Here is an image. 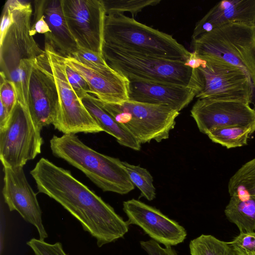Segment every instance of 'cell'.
<instances>
[{
  "instance_id": "1",
  "label": "cell",
  "mask_w": 255,
  "mask_h": 255,
  "mask_svg": "<svg viewBox=\"0 0 255 255\" xmlns=\"http://www.w3.org/2000/svg\"><path fill=\"white\" fill-rule=\"evenodd\" d=\"M30 173L38 192L54 199L69 212L96 239L98 247L116 241L128 231L127 221L70 171L41 158Z\"/></svg>"
},
{
  "instance_id": "2",
  "label": "cell",
  "mask_w": 255,
  "mask_h": 255,
  "mask_svg": "<svg viewBox=\"0 0 255 255\" xmlns=\"http://www.w3.org/2000/svg\"><path fill=\"white\" fill-rule=\"evenodd\" d=\"M50 146L54 156L82 171L103 191L126 194L134 189L122 161L89 147L75 134L54 135Z\"/></svg>"
},
{
  "instance_id": "3",
  "label": "cell",
  "mask_w": 255,
  "mask_h": 255,
  "mask_svg": "<svg viewBox=\"0 0 255 255\" xmlns=\"http://www.w3.org/2000/svg\"><path fill=\"white\" fill-rule=\"evenodd\" d=\"M104 44L174 61L186 62L191 55L171 35L124 14H106Z\"/></svg>"
},
{
  "instance_id": "4",
  "label": "cell",
  "mask_w": 255,
  "mask_h": 255,
  "mask_svg": "<svg viewBox=\"0 0 255 255\" xmlns=\"http://www.w3.org/2000/svg\"><path fill=\"white\" fill-rule=\"evenodd\" d=\"M102 54L109 66L129 81L163 83L190 87L198 91L201 82L196 69L185 62L145 55L103 44Z\"/></svg>"
},
{
  "instance_id": "5",
  "label": "cell",
  "mask_w": 255,
  "mask_h": 255,
  "mask_svg": "<svg viewBox=\"0 0 255 255\" xmlns=\"http://www.w3.org/2000/svg\"><path fill=\"white\" fill-rule=\"evenodd\" d=\"M191 47L198 57L220 58L244 70L255 94V24H225L192 40Z\"/></svg>"
},
{
  "instance_id": "6",
  "label": "cell",
  "mask_w": 255,
  "mask_h": 255,
  "mask_svg": "<svg viewBox=\"0 0 255 255\" xmlns=\"http://www.w3.org/2000/svg\"><path fill=\"white\" fill-rule=\"evenodd\" d=\"M105 110L140 143L167 139L179 111L166 105L128 101L120 104L103 103Z\"/></svg>"
},
{
  "instance_id": "7",
  "label": "cell",
  "mask_w": 255,
  "mask_h": 255,
  "mask_svg": "<svg viewBox=\"0 0 255 255\" xmlns=\"http://www.w3.org/2000/svg\"><path fill=\"white\" fill-rule=\"evenodd\" d=\"M198 57L200 61L196 69L201 89L196 98L236 101L249 105L255 102L254 86L244 70L220 58Z\"/></svg>"
},
{
  "instance_id": "8",
  "label": "cell",
  "mask_w": 255,
  "mask_h": 255,
  "mask_svg": "<svg viewBox=\"0 0 255 255\" xmlns=\"http://www.w3.org/2000/svg\"><path fill=\"white\" fill-rule=\"evenodd\" d=\"M12 14V20L0 39V73L7 79L22 60H35L45 53L31 33L32 9L28 1L5 2Z\"/></svg>"
},
{
  "instance_id": "9",
  "label": "cell",
  "mask_w": 255,
  "mask_h": 255,
  "mask_svg": "<svg viewBox=\"0 0 255 255\" xmlns=\"http://www.w3.org/2000/svg\"><path fill=\"white\" fill-rule=\"evenodd\" d=\"M41 130L27 109L17 101L5 126L0 129V159L3 167L23 166L41 151Z\"/></svg>"
},
{
  "instance_id": "10",
  "label": "cell",
  "mask_w": 255,
  "mask_h": 255,
  "mask_svg": "<svg viewBox=\"0 0 255 255\" xmlns=\"http://www.w3.org/2000/svg\"><path fill=\"white\" fill-rule=\"evenodd\" d=\"M44 50L59 96V109L53 123L54 128L64 134L95 133L103 131L70 85L65 72L64 57L47 42H45Z\"/></svg>"
},
{
  "instance_id": "11",
  "label": "cell",
  "mask_w": 255,
  "mask_h": 255,
  "mask_svg": "<svg viewBox=\"0 0 255 255\" xmlns=\"http://www.w3.org/2000/svg\"><path fill=\"white\" fill-rule=\"evenodd\" d=\"M61 2L68 28L79 47L103 56L106 16L103 0H61Z\"/></svg>"
},
{
  "instance_id": "12",
  "label": "cell",
  "mask_w": 255,
  "mask_h": 255,
  "mask_svg": "<svg viewBox=\"0 0 255 255\" xmlns=\"http://www.w3.org/2000/svg\"><path fill=\"white\" fill-rule=\"evenodd\" d=\"M59 106L57 86L45 51L33 64L26 109L34 123L41 130L44 127L53 124Z\"/></svg>"
},
{
  "instance_id": "13",
  "label": "cell",
  "mask_w": 255,
  "mask_h": 255,
  "mask_svg": "<svg viewBox=\"0 0 255 255\" xmlns=\"http://www.w3.org/2000/svg\"><path fill=\"white\" fill-rule=\"evenodd\" d=\"M190 112L200 131L206 134L228 127L255 128V110L242 102L198 99Z\"/></svg>"
},
{
  "instance_id": "14",
  "label": "cell",
  "mask_w": 255,
  "mask_h": 255,
  "mask_svg": "<svg viewBox=\"0 0 255 255\" xmlns=\"http://www.w3.org/2000/svg\"><path fill=\"white\" fill-rule=\"evenodd\" d=\"M123 210L129 225H135L152 239L165 247H172L186 239L187 232L178 222L170 219L158 209L138 200L123 202Z\"/></svg>"
},
{
  "instance_id": "15",
  "label": "cell",
  "mask_w": 255,
  "mask_h": 255,
  "mask_svg": "<svg viewBox=\"0 0 255 255\" xmlns=\"http://www.w3.org/2000/svg\"><path fill=\"white\" fill-rule=\"evenodd\" d=\"M23 167H3L2 195L10 211H16L37 229L39 239L48 237L43 225L42 211L36 194L26 179Z\"/></svg>"
},
{
  "instance_id": "16",
  "label": "cell",
  "mask_w": 255,
  "mask_h": 255,
  "mask_svg": "<svg viewBox=\"0 0 255 255\" xmlns=\"http://www.w3.org/2000/svg\"><path fill=\"white\" fill-rule=\"evenodd\" d=\"M64 59L67 65L85 79L91 90V95L102 103L120 104L128 101L129 80L109 66H89L72 56L64 57Z\"/></svg>"
},
{
  "instance_id": "17",
  "label": "cell",
  "mask_w": 255,
  "mask_h": 255,
  "mask_svg": "<svg viewBox=\"0 0 255 255\" xmlns=\"http://www.w3.org/2000/svg\"><path fill=\"white\" fill-rule=\"evenodd\" d=\"M128 100L153 105H166L180 112L198 93L195 89L169 83L130 80Z\"/></svg>"
},
{
  "instance_id": "18",
  "label": "cell",
  "mask_w": 255,
  "mask_h": 255,
  "mask_svg": "<svg viewBox=\"0 0 255 255\" xmlns=\"http://www.w3.org/2000/svg\"><path fill=\"white\" fill-rule=\"evenodd\" d=\"M255 24V0H222L215 4L196 24L192 40L225 24Z\"/></svg>"
},
{
  "instance_id": "19",
  "label": "cell",
  "mask_w": 255,
  "mask_h": 255,
  "mask_svg": "<svg viewBox=\"0 0 255 255\" xmlns=\"http://www.w3.org/2000/svg\"><path fill=\"white\" fill-rule=\"evenodd\" d=\"M50 32L44 34L45 42L64 57L76 53L79 46L71 34L63 11L61 0H40Z\"/></svg>"
},
{
  "instance_id": "20",
  "label": "cell",
  "mask_w": 255,
  "mask_h": 255,
  "mask_svg": "<svg viewBox=\"0 0 255 255\" xmlns=\"http://www.w3.org/2000/svg\"><path fill=\"white\" fill-rule=\"evenodd\" d=\"M82 102L91 116L104 131L112 135L121 145L139 150L141 144L104 108L103 103L88 94Z\"/></svg>"
},
{
  "instance_id": "21",
  "label": "cell",
  "mask_w": 255,
  "mask_h": 255,
  "mask_svg": "<svg viewBox=\"0 0 255 255\" xmlns=\"http://www.w3.org/2000/svg\"><path fill=\"white\" fill-rule=\"evenodd\" d=\"M225 213L240 233L255 232V195L231 196Z\"/></svg>"
},
{
  "instance_id": "22",
  "label": "cell",
  "mask_w": 255,
  "mask_h": 255,
  "mask_svg": "<svg viewBox=\"0 0 255 255\" xmlns=\"http://www.w3.org/2000/svg\"><path fill=\"white\" fill-rule=\"evenodd\" d=\"M254 132L255 128L253 127L233 126L215 129L207 135L212 142L229 149L247 145Z\"/></svg>"
},
{
  "instance_id": "23",
  "label": "cell",
  "mask_w": 255,
  "mask_h": 255,
  "mask_svg": "<svg viewBox=\"0 0 255 255\" xmlns=\"http://www.w3.org/2000/svg\"><path fill=\"white\" fill-rule=\"evenodd\" d=\"M228 185L230 196L255 195V158L244 164L230 178Z\"/></svg>"
},
{
  "instance_id": "24",
  "label": "cell",
  "mask_w": 255,
  "mask_h": 255,
  "mask_svg": "<svg viewBox=\"0 0 255 255\" xmlns=\"http://www.w3.org/2000/svg\"><path fill=\"white\" fill-rule=\"evenodd\" d=\"M191 255H237L229 244L209 235H201L189 244Z\"/></svg>"
},
{
  "instance_id": "25",
  "label": "cell",
  "mask_w": 255,
  "mask_h": 255,
  "mask_svg": "<svg viewBox=\"0 0 255 255\" xmlns=\"http://www.w3.org/2000/svg\"><path fill=\"white\" fill-rule=\"evenodd\" d=\"M132 183L140 191V197L152 201L156 196L153 179L149 172L139 165H134L126 161H122Z\"/></svg>"
},
{
  "instance_id": "26",
  "label": "cell",
  "mask_w": 255,
  "mask_h": 255,
  "mask_svg": "<svg viewBox=\"0 0 255 255\" xmlns=\"http://www.w3.org/2000/svg\"><path fill=\"white\" fill-rule=\"evenodd\" d=\"M106 14H124L128 12L133 16L143 8L154 6L160 0H103Z\"/></svg>"
},
{
  "instance_id": "27",
  "label": "cell",
  "mask_w": 255,
  "mask_h": 255,
  "mask_svg": "<svg viewBox=\"0 0 255 255\" xmlns=\"http://www.w3.org/2000/svg\"><path fill=\"white\" fill-rule=\"evenodd\" d=\"M229 244L237 255H255V232L240 233Z\"/></svg>"
},
{
  "instance_id": "28",
  "label": "cell",
  "mask_w": 255,
  "mask_h": 255,
  "mask_svg": "<svg viewBox=\"0 0 255 255\" xmlns=\"http://www.w3.org/2000/svg\"><path fill=\"white\" fill-rule=\"evenodd\" d=\"M35 255H68L63 250L60 242L48 243L40 239L32 238L27 242Z\"/></svg>"
},
{
  "instance_id": "29",
  "label": "cell",
  "mask_w": 255,
  "mask_h": 255,
  "mask_svg": "<svg viewBox=\"0 0 255 255\" xmlns=\"http://www.w3.org/2000/svg\"><path fill=\"white\" fill-rule=\"evenodd\" d=\"M65 72L70 85L79 98L82 100L88 94H92L90 87L85 79L66 64Z\"/></svg>"
},
{
  "instance_id": "30",
  "label": "cell",
  "mask_w": 255,
  "mask_h": 255,
  "mask_svg": "<svg viewBox=\"0 0 255 255\" xmlns=\"http://www.w3.org/2000/svg\"><path fill=\"white\" fill-rule=\"evenodd\" d=\"M0 103L6 108L7 111L11 114L16 102L17 98L13 84L7 80L5 76L0 73Z\"/></svg>"
},
{
  "instance_id": "31",
  "label": "cell",
  "mask_w": 255,
  "mask_h": 255,
  "mask_svg": "<svg viewBox=\"0 0 255 255\" xmlns=\"http://www.w3.org/2000/svg\"><path fill=\"white\" fill-rule=\"evenodd\" d=\"M79 61L89 66H108L103 56L91 50L79 47L76 53L72 56Z\"/></svg>"
},
{
  "instance_id": "32",
  "label": "cell",
  "mask_w": 255,
  "mask_h": 255,
  "mask_svg": "<svg viewBox=\"0 0 255 255\" xmlns=\"http://www.w3.org/2000/svg\"><path fill=\"white\" fill-rule=\"evenodd\" d=\"M34 12L33 22L31 25V33L34 36L36 33L45 34L50 32L42 10L40 0L34 1Z\"/></svg>"
},
{
  "instance_id": "33",
  "label": "cell",
  "mask_w": 255,
  "mask_h": 255,
  "mask_svg": "<svg viewBox=\"0 0 255 255\" xmlns=\"http://www.w3.org/2000/svg\"><path fill=\"white\" fill-rule=\"evenodd\" d=\"M140 245L148 255H179L172 247H162L153 240L140 241Z\"/></svg>"
},
{
  "instance_id": "34",
  "label": "cell",
  "mask_w": 255,
  "mask_h": 255,
  "mask_svg": "<svg viewBox=\"0 0 255 255\" xmlns=\"http://www.w3.org/2000/svg\"><path fill=\"white\" fill-rule=\"evenodd\" d=\"M12 20V12L5 2L3 6L0 23V39L4 35Z\"/></svg>"
},
{
  "instance_id": "35",
  "label": "cell",
  "mask_w": 255,
  "mask_h": 255,
  "mask_svg": "<svg viewBox=\"0 0 255 255\" xmlns=\"http://www.w3.org/2000/svg\"><path fill=\"white\" fill-rule=\"evenodd\" d=\"M0 129L3 128L6 125L10 114L8 113L2 103H0Z\"/></svg>"
}]
</instances>
